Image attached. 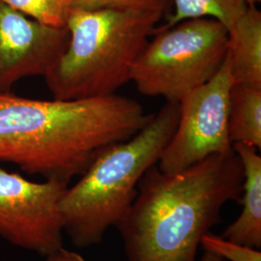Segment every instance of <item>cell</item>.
<instances>
[{
  "label": "cell",
  "instance_id": "16",
  "mask_svg": "<svg viewBox=\"0 0 261 261\" xmlns=\"http://www.w3.org/2000/svg\"><path fill=\"white\" fill-rule=\"evenodd\" d=\"M45 257V261H86L80 253L69 251L64 247H61Z\"/></svg>",
  "mask_w": 261,
  "mask_h": 261
},
{
  "label": "cell",
  "instance_id": "18",
  "mask_svg": "<svg viewBox=\"0 0 261 261\" xmlns=\"http://www.w3.org/2000/svg\"><path fill=\"white\" fill-rule=\"evenodd\" d=\"M248 6H255L257 3H259L261 0H243Z\"/></svg>",
  "mask_w": 261,
  "mask_h": 261
},
{
  "label": "cell",
  "instance_id": "7",
  "mask_svg": "<svg viewBox=\"0 0 261 261\" xmlns=\"http://www.w3.org/2000/svg\"><path fill=\"white\" fill-rule=\"evenodd\" d=\"M68 186L56 180L31 181L0 168V236L42 256L63 247L60 202Z\"/></svg>",
  "mask_w": 261,
  "mask_h": 261
},
{
  "label": "cell",
  "instance_id": "15",
  "mask_svg": "<svg viewBox=\"0 0 261 261\" xmlns=\"http://www.w3.org/2000/svg\"><path fill=\"white\" fill-rule=\"evenodd\" d=\"M72 9H154L171 13L170 0H71Z\"/></svg>",
  "mask_w": 261,
  "mask_h": 261
},
{
  "label": "cell",
  "instance_id": "8",
  "mask_svg": "<svg viewBox=\"0 0 261 261\" xmlns=\"http://www.w3.org/2000/svg\"><path fill=\"white\" fill-rule=\"evenodd\" d=\"M68 42L67 28L42 24L0 0V93L22 79L47 75Z\"/></svg>",
  "mask_w": 261,
  "mask_h": 261
},
{
  "label": "cell",
  "instance_id": "3",
  "mask_svg": "<svg viewBox=\"0 0 261 261\" xmlns=\"http://www.w3.org/2000/svg\"><path fill=\"white\" fill-rule=\"evenodd\" d=\"M179 103L167 102L129 140L103 151L61 199L64 233L80 249L103 241L129 212L139 183L159 159L177 125Z\"/></svg>",
  "mask_w": 261,
  "mask_h": 261
},
{
  "label": "cell",
  "instance_id": "4",
  "mask_svg": "<svg viewBox=\"0 0 261 261\" xmlns=\"http://www.w3.org/2000/svg\"><path fill=\"white\" fill-rule=\"evenodd\" d=\"M168 14L154 9H72L69 42L45 75L56 100L115 94L130 81L139 56Z\"/></svg>",
  "mask_w": 261,
  "mask_h": 261
},
{
  "label": "cell",
  "instance_id": "1",
  "mask_svg": "<svg viewBox=\"0 0 261 261\" xmlns=\"http://www.w3.org/2000/svg\"><path fill=\"white\" fill-rule=\"evenodd\" d=\"M152 115L138 101L117 94L43 101L0 93V162L69 184L103 151L135 136Z\"/></svg>",
  "mask_w": 261,
  "mask_h": 261
},
{
  "label": "cell",
  "instance_id": "5",
  "mask_svg": "<svg viewBox=\"0 0 261 261\" xmlns=\"http://www.w3.org/2000/svg\"><path fill=\"white\" fill-rule=\"evenodd\" d=\"M226 46L227 28L211 18L157 28L134 66L130 81L140 94L179 103L216 75Z\"/></svg>",
  "mask_w": 261,
  "mask_h": 261
},
{
  "label": "cell",
  "instance_id": "9",
  "mask_svg": "<svg viewBox=\"0 0 261 261\" xmlns=\"http://www.w3.org/2000/svg\"><path fill=\"white\" fill-rule=\"evenodd\" d=\"M244 172L239 202L242 211L225 227L223 237L254 249L261 248V156L258 149L243 143H232Z\"/></svg>",
  "mask_w": 261,
  "mask_h": 261
},
{
  "label": "cell",
  "instance_id": "12",
  "mask_svg": "<svg viewBox=\"0 0 261 261\" xmlns=\"http://www.w3.org/2000/svg\"><path fill=\"white\" fill-rule=\"evenodd\" d=\"M173 13L160 28H168L187 19L211 18L230 28L248 8L243 0H172Z\"/></svg>",
  "mask_w": 261,
  "mask_h": 261
},
{
  "label": "cell",
  "instance_id": "14",
  "mask_svg": "<svg viewBox=\"0 0 261 261\" xmlns=\"http://www.w3.org/2000/svg\"><path fill=\"white\" fill-rule=\"evenodd\" d=\"M200 246L207 252H213L223 259L229 261H261V252L258 249L251 248L238 243L227 240L223 236L214 233H206Z\"/></svg>",
  "mask_w": 261,
  "mask_h": 261
},
{
  "label": "cell",
  "instance_id": "13",
  "mask_svg": "<svg viewBox=\"0 0 261 261\" xmlns=\"http://www.w3.org/2000/svg\"><path fill=\"white\" fill-rule=\"evenodd\" d=\"M13 9L47 27L65 28L72 10L71 0H2Z\"/></svg>",
  "mask_w": 261,
  "mask_h": 261
},
{
  "label": "cell",
  "instance_id": "17",
  "mask_svg": "<svg viewBox=\"0 0 261 261\" xmlns=\"http://www.w3.org/2000/svg\"><path fill=\"white\" fill-rule=\"evenodd\" d=\"M200 261H224V259H223L221 256L215 254L213 252L204 251V253H203V255L201 256Z\"/></svg>",
  "mask_w": 261,
  "mask_h": 261
},
{
  "label": "cell",
  "instance_id": "10",
  "mask_svg": "<svg viewBox=\"0 0 261 261\" xmlns=\"http://www.w3.org/2000/svg\"><path fill=\"white\" fill-rule=\"evenodd\" d=\"M226 58L234 84L261 89V13L255 6L227 29Z\"/></svg>",
  "mask_w": 261,
  "mask_h": 261
},
{
  "label": "cell",
  "instance_id": "11",
  "mask_svg": "<svg viewBox=\"0 0 261 261\" xmlns=\"http://www.w3.org/2000/svg\"><path fill=\"white\" fill-rule=\"evenodd\" d=\"M228 135L231 143L261 148V89L233 84L229 97Z\"/></svg>",
  "mask_w": 261,
  "mask_h": 261
},
{
  "label": "cell",
  "instance_id": "6",
  "mask_svg": "<svg viewBox=\"0 0 261 261\" xmlns=\"http://www.w3.org/2000/svg\"><path fill=\"white\" fill-rule=\"evenodd\" d=\"M233 84L225 56L210 81L187 94L178 103L176 128L157 163L162 172L182 171L213 154L232 148L228 135V111Z\"/></svg>",
  "mask_w": 261,
  "mask_h": 261
},
{
  "label": "cell",
  "instance_id": "2",
  "mask_svg": "<svg viewBox=\"0 0 261 261\" xmlns=\"http://www.w3.org/2000/svg\"><path fill=\"white\" fill-rule=\"evenodd\" d=\"M243 181L232 148L179 172L150 168L116 226L127 261H196L200 241L221 222L223 207L240 200Z\"/></svg>",
  "mask_w": 261,
  "mask_h": 261
}]
</instances>
